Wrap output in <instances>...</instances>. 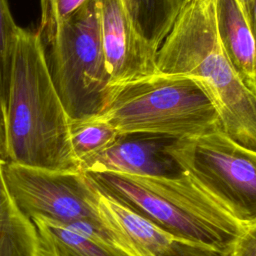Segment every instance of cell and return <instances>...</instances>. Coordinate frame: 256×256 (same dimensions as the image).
<instances>
[{
  "instance_id": "obj_8",
  "label": "cell",
  "mask_w": 256,
  "mask_h": 256,
  "mask_svg": "<svg viewBox=\"0 0 256 256\" xmlns=\"http://www.w3.org/2000/svg\"><path fill=\"white\" fill-rule=\"evenodd\" d=\"M98 4L101 41L111 86L158 73V49L136 32L122 0H98Z\"/></svg>"
},
{
  "instance_id": "obj_12",
  "label": "cell",
  "mask_w": 256,
  "mask_h": 256,
  "mask_svg": "<svg viewBox=\"0 0 256 256\" xmlns=\"http://www.w3.org/2000/svg\"><path fill=\"white\" fill-rule=\"evenodd\" d=\"M99 210L121 247L131 256H163L175 240L149 220L102 194Z\"/></svg>"
},
{
  "instance_id": "obj_17",
  "label": "cell",
  "mask_w": 256,
  "mask_h": 256,
  "mask_svg": "<svg viewBox=\"0 0 256 256\" xmlns=\"http://www.w3.org/2000/svg\"><path fill=\"white\" fill-rule=\"evenodd\" d=\"M90 0H41V24L37 31L43 45L57 29L82 9Z\"/></svg>"
},
{
  "instance_id": "obj_13",
  "label": "cell",
  "mask_w": 256,
  "mask_h": 256,
  "mask_svg": "<svg viewBox=\"0 0 256 256\" xmlns=\"http://www.w3.org/2000/svg\"><path fill=\"white\" fill-rule=\"evenodd\" d=\"M0 158V256H42L37 228L16 204L4 178Z\"/></svg>"
},
{
  "instance_id": "obj_20",
  "label": "cell",
  "mask_w": 256,
  "mask_h": 256,
  "mask_svg": "<svg viewBox=\"0 0 256 256\" xmlns=\"http://www.w3.org/2000/svg\"><path fill=\"white\" fill-rule=\"evenodd\" d=\"M0 158L6 161L7 149H6V134H5V121L4 114L0 105Z\"/></svg>"
},
{
  "instance_id": "obj_22",
  "label": "cell",
  "mask_w": 256,
  "mask_h": 256,
  "mask_svg": "<svg viewBox=\"0 0 256 256\" xmlns=\"http://www.w3.org/2000/svg\"><path fill=\"white\" fill-rule=\"evenodd\" d=\"M244 12V14L246 15L247 19H249V11H250V0H237Z\"/></svg>"
},
{
  "instance_id": "obj_19",
  "label": "cell",
  "mask_w": 256,
  "mask_h": 256,
  "mask_svg": "<svg viewBox=\"0 0 256 256\" xmlns=\"http://www.w3.org/2000/svg\"><path fill=\"white\" fill-rule=\"evenodd\" d=\"M230 256H256V223L243 228L233 244Z\"/></svg>"
},
{
  "instance_id": "obj_18",
  "label": "cell",
  "mask_w": 256,
  "mask_h": 256,
  "mask_svg": "<svg viewBox=\"0 0 256 256\" xmlns=\"http://www.w3.org/2000/svg\"><path fill=\"white\" fill-rule=\"evenodd\" d=\"M163 256H230L219 250L189 242L173 240Z\"/></svg>"
},
{
  "instance_id": "obj_3",
  "label": "cell",
  "mask_w": 256,
  "mask_h": 256,
  "mask_svg": "<svg viewBox=\"0 0 256 256\" xmlns=\"http://www.w3.org/2000/svg\"><path fill=\"white\" fill-rule=\"evenodd\" d=\"M83 173L100 194L149 220L175 240L229 253L244 228L187 174L168 179Z\"/></svg>"
},
{
  "instance_id": "obj_6",
  "label": "cell",
  "mask_w": 256,
  "mask_h": 256,
  "mask_svg": "<svg viewBox=\"0 0 256 256\" xmlns=\"http://www.w3.org/2000/svg\"><path fill=\"white\" fill-rule=\"evenodd\" d=\"M168 151L191 180L240 225L256 223V151L223 131L180 138Z\"/></svg>"
},
{
  "instance_id": "obj_7",
  "label": "cell",
  "mask_w": 256,
  "mask_h": 256,
  "mask_svg": "<svg viewBox=\"0 0 256 256\" xmlns=\"http://www.w3.org/2000/svg\"><path fill=\"white\" fill-rule=\"evenodd\" d=\"M3 173L13 199L29 218L91 226L121 247L100 213V193L83 172L47 171L5 161Z\"/></svg>"
},
{
  "instance_id": "obj_1",
  "label": "cell",
  "mask_w": 256,
  "mask_h": 256,
  "mask_svg": "<svg viewBox=\"0 0 256 256\" xmlns=\"http://www.w3.org/2000/svg\"><path fill=\"white\" fill-rule=\"evenodd\" d=\"M4 121L6 162L81 172L71 146V120L52 81L38 32L19 29Z\"/></svg>"
},
{
  "instance_id": "obj_5",
  "label": "cell",
  "mask_w": 256,
  "mask_h": 256,
  "mask_svg": "<svg viewBox=\"0 0 256 256\" xmlns=\"http://www.w3.org/2000/svg\"><path fill=\"white\" fill-rule=\"evenodd\" d=\"M49 72L71 121L100 116L112 86L100 33L98 0H90L44 45Z\"/></svg>"
},
{
  "instance_id": "obj_4",
  "label": "cell",
  "mask_w": 256,
  "mask_h": 256,
  "mask_svg": "<svg viewBox=\"0 0 256 256\" xmlns=\"http://www.w3.org/2000/svg\"><path fill=\"white\" fill-rule=\"evenodd\" d=\"M100 117L118 133L148 132L180 139L223 131L218 111L198 81L159 72L113 86Z\"/></svg>"
},
{
  "instance_id": "obj_21",
  "label": "cell",
  "mask_w": 256,
  "mask_h": 256,
  "mask_svg": "<svg viewBox=\"0 0 256 256\" xmlns=\"http://www.w3.org/2000/svg\"><path fill=\"white\" fill-rule=\"evenodd\" d=\"M248 21L256 41V0H250V11Z\"/></svg>"
},
{
  "instance_id": "obj_9",
  "label": "cell",
  "mask_w": 256,
  "mask_h": 256,
  "mask_svg": "<svg viewBox=\"0 0 256 256\" xmlns=\"http://www.w3.org/2000/svg\"><path fill=\"white\" fill-rule=\"evenodd\" d=\"M176 140L178 138L148 132L119 133L110 146L81 164V172L181 178L186 172L168 151Z\"/></svg>"
},
{
  "instance_id": "obj_11",
  "label": "cell",
  "mask_w": 256,
  "mask_h": 256,
  "mask_svg": "<svg viewBox=\"0 0 256 256\" xmlns=\"http://www.w3.org/2000/svg\"><path fill=\"white\" fill-rule=\"evenodd\" d=\"M42 256H131L97 229L65 225L46 218H33Z\"/></svg>"
},
{
  "instance_id": "obj_16",
  "label": "cell",
  "mask_w": 256,
  "mask_h": 256,
  "mask_svg": "<svg viewBox=\"0 0 256 256\" xmlns=\"http://www.w3.org/2000/svg\"><path fill=\"white\" fill-rule=\"evenodd\" d=\"M20 27L15 23L7 0H0V105L6 109L12 63Z\"/></svg>"
},
{
  "instance_id": "obj_10",
  "label": "cell",
  "mask_w": 256,
  "mask_h": 256,
  "mask_svg": "<svg viewBox=\"0 0 256 256\" xmlns=\"http://www.w3.org/2000/svg\"><path fill=\"white\" fill-rule=\"evenodd\" d=\"M215 22L221 46L244 85L256 95V41L237 0H215Z\"/></svg>"
},
{
  "instance_id": "obj_15",
  "label": "cell",
  "mask_w": 256,
  "mask_h": 256,
  "mask_svg": "<svg viewBox=\"0 0 256 256\" xmlns=\"http://www.w3.org/2000/svg\"><path fill=\"white\" fill-rule=\"evenodd\" d=\"M118 131L102 117L71 121L70 140L73 153L81 164L110 146Z\"/></svg>"
},
{
  "instance_id": "obj_14",
  "label": "cell",
  "mask_w": 256,
  "mask_h": 256,
  "mask_svg": "<svg viewBox=\"0 0 256 256\" xmlns=\"http://www.w3.org/2000/svg\"><path fill=\"white\" fill-rule=\"evenodd\" d=\"M183 0H122L141 38L159 49L179 13Z\"/></svg>"
},
{
  "instance_id": "obj_2",
  "label": "cell",
  "mask_w": 256,
  "mask_h": 256,
  "mask_svg": "<svg viewBox=\"0 0 256 256\" xmlns=\"http://www.w3.org/2000/svg\"><path fill=\"white\" fill-rule=\"evenodd\" d=\"M215 0H183L157 52L159 73L195 79L213 101L223 132L256 151V95L235 72L218 38Z\"/></svg>"
}]
</instances>
